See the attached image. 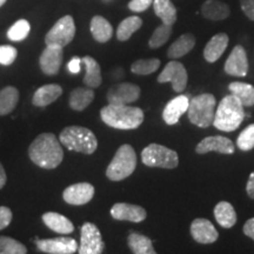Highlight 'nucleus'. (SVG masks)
<instances>
[{
  "instance_id": "nucleus-1",
  "label": "nucleus",
  "mask_w": 254,
  "mask_h": 254,
  "mask_svg": "<svg viewBox=\"0 0 254 254\" xmlns=\"http://www.w3.org/2000/svg\"><path fill=\"white\" fill-rule=\"evenodd\" d=\"M28 157L37 166L53 170L64 159L62 142L53 133H41L28 147Z\"/></svg>"
},
{
  "instance_id": "nucleus-2",
  "label": "nucleus",
  "mask_w": 254,
  "mask_h": 254,
  "mask_svg": "<svg viewBox=\"0 0 254 254\" xmlns=\"http://www.w3.org/2000/svg\"><path fill=\"white\" fill-rule=\"evenodd\" d=\"M100 117L106 125L118 129H135L144 123L140 107L129 105L109 104L100 110Z\"/></svg>"
},
{
  "instance_id": "nucleus-3",
  "label": "nucleus",
  "mask_w": 254,
  "mask_h": 254,
  "mask_svg": "<svg viewBox=\"0 0 254 254\" xmlns=\"http://www.w3.org/2000/svg\"><path fill=\"white\" fill-rule=\"evenodd\" d=\"M244 105L236 95H226L219 103L213 120V126L222 132H233L245 119Z\"/></svg>"
},
{
  "instance_id": "nucleus-4",
  "label": "nucleus",
  "mask_w": 254,
  "mask_h": 254,
  "mask_svg": "<svg viewBox=\"0 0 254 254\" xmlns=\"http://www.w3.org/2000/svg\"><path fill=\"white\" fill-rule=\"evenodd\" d=\"M59 140L69 151L82 154H93L97 151V136L91 129L82 126H67L63 129Z\"/></svg>"
},
{
  "instance_id": "nucleus-5",
  "label": "nucleus",
  "mask_w": 254,
  "mask_h": 254,
  "mask_svg": "<svg viewBox=\"0 0 254 254\" xmlns=\"http://www.w3.org/2000/svg\"><path fill=\"white\" fill-rule=\"evenodd\" d=\"M215 106H217V100L213 94L202 93L192 98L187 110L190 122L200 128H207L213 125Z\"/></svg>"
},
{
  "instance_id": "nucleus-6",
  "label": "nucleus",
  "mask_w": 254,
  "mask_h": 254,
  "mask_svg": "<svg viewBox=\"0 0 254 254\" xmlns=\"http://www.w3.org/2000/svg\"><path fill=\"white\" fill-rule=\"evenodd\" d=\"M136 154L131 145H123L116 152L106 170V177L112 182H122L135 171Z\"/></svg>"
},
{
  "instance_id": "nucleus-7",
  "label": "nucleus",
  "mask_w": 254,
  "mask_h": 254,
  "mask_svg": "<svg viewBox=\"0 0 254 254\" xmlns=\"http://www.w3.org/2000/svg\"><path fill=\"white\" fill-rule=\"evenodd\" d=\"M142 164L148 167H160L172 170L179 165V155L176 151L164 145L150 144L141 152Z\"/></svg>"
},
{
  "instance_id": "nucleus-8",
  "label": "nucleus",
  "mask_w": 254,
  "mask_h": 254,
  "mask_svg": "<svg viewBox=\"0 0 254 254\" xmlns=\"http://www.w3.org/2000/svg\"><path fill=\"white\" fill-rule=\"evenodd\" d=\"M75 36V24L71 15L60 18L45 37L46 46H67Z\"/></svg>"
},
{
  "instance_id": "nucleus-9",
  "label": "nucleus",
  "mask_w": 254,
  "mask_h": 254,
  "mask_svg": "<svg viewBox=\"0 0 254 254\" xmlns=\"http://www.w3.org/2000/svg\"><path fill=\"white\" fill-rule=\"evenodd\" d=\"M105 250V244L99 228L92 222H85L81 226L79 254H100Z\"/></svg>"
},
{
  "instance_id": "nucleus-10",
  "label": "nucleus",
  "mask_w": 254,
  "mask_h": 254,
  "mask_svg": "<svg viewBox=\"0 0 254 254\" xmlns=\"http://www.w3.org/2000/svg\"><path fill=\"white\" fill-rule=\"evenodd\" d=\"M187 81H189L187 71L185 66L180 62L168 63L158 77V82H160V84L171 82L173 91L178 92V93H182L183 91L186 90Z\"/></svg>"
},
{
  "instance_id": "nucleus-11",
  "label": "nucleus",
  "mask_w": 254,
  "mask_h": 254,
  "mask_svg": "<svg viewBox=\"0 0 254 254\" xmlns=\"http://www.w3.org/2000/svg\"><path fill=\"white\" fill-rule=\"evenodd\" d=\"M140 87L131 82H122L112 86L107 92V101L114 105H129L140 97Z\"/></svg>"
},
{
  "instance_id": "nucleus-12",
  "label": "nucleus",
  "mask_w": 254,
  "mask_h": 254,
  "mask_svg": "<svg viewBox=\"0 0 254 254\" xmlns=\"http://www.w3.org/2000/svg\"><path fill=\"white\" fill-rule=\"evenodd\" d=\"M36 245L41 252L49 254H73L78 252V243L73 238L68 237L37 239Z\"/></svg>"
},
{
  "instance_id": "nucleus-13",
  "label": "nucleus",
  "mask_w": 254,
  "mask_h": 254,
  "mask_svg": "<svg viewBox=\"0 0 254 254\" xmlns=\"http://www.w3.org/2000/svg\"><path fill=\"white\" fill-rule=\"evenodd\" d=\"M94 186L90 183H78L73 184L65 189L63 193V198L65 202L69 205L80 206L86 205L94 196Z\"/></svg>"
},
{
  "instance_id": "nucleus-14",
  "label": "nucleus",
  "mask_w": 254,
  "mask_h": 254,
  "mask_svg": "<svg viewBox=\"0 0 254 254\" xmlns=\"http://www.w3.org/2000/svg\"><path fill=\"white\" fill-rule=\"evenodd\" d=\"M225 72L232 77H246L249 73V60H247L246 51L241 45H237L232 50L231 55L225 63Z\"/></svg>"
},
{
  "instance_id": "nucleus-15",
  "label": "nucleus",
  "mask_w": 254,
  "mask_h": 254,
  "mask_svg": "<svg viewBox=\"0 0 254 254\" xmlns=\"http://www.w3.org/2000/svg\"><path fill=\"white\" fill-rule=\"evenodd\" d=\"M212 151L221 154H233L236 151V146L233 141L226 136L212 135L202 139L195 147V152L198 154H206Z\"/></svg>"
},
{
  "instance_id": "nucleus-16",
  "label": "nucleus",
  "mask_w": 254,
  "mask_h": 254,
  "mask_svg": "<svg viewBox=\"0 0 254 254\" xmlns=\"http://www.w3.org/2000/svg\"><path fill=\"white\" fill-rule=\"evenodd\" d=\"M190 236L199 244H213L218 240L219 233L208 219L196 218L190 224Z\"/></svg>"
},
{
  "instance_id": "nucleus-17",
  "label": "nucleus",
  "mask_w": 254,
  "mask_h": 254,
  "mask_svg": "<svg viewBox=\"0 0 254 254\" xmlns=\"http://www.w3.org/2000/svg\"><path fill=\"white\" fill-rule=\"evenodd\" d=\"M111 215L113 219L119 221L141 222L147 217V212L141 206L127 204V202H118L111 208Z\"/></svg>"
},
{
  "instance_id": "nucleus-18",
  "label": "nucleus",
  "mask_w": 254,
  "mask_h": 254,
  "mask_svg": "<svg viewBox=\"0 0 254 254\" xmlns=\"http://www.w3.org/2000/svg\"><path fill=\"white\" fill-rule=\"evenodd\" d=\"M63 47L46 46V49L43 51L39 58L41 71L47 75L58 74L60 66L63 64Z\"/></svg>"
},
{
  "instance_id": "nucleus-19",
  "label": "nucleus",
  "mask_w": 254,
  "mask_h": 254,
  "mask_svg": "<svg viewBox=\"0 0 254 254\" xmlns=\"http://www.w3.org/2000/svg\"><path fill=\"white\" fill-rule=\"evenodd\" d=\"M190 99L187 95H178L172 100L168 101L163 111V119L167 125H176L179 123L184 113L187 112Z\"/></svg>"
},
{
  "instance_id": "nucleus-20",
  "label": "nucleus",
  "mask_w": 254,
  "mask_h": 254,
  "mask_svg": "<svg viewBox=\"0 0 254 254\" xmlns=\"http://www.w3.org/2000/svg\"><path fill=\"white\" fill-rule=\"evenodd\" d=\"M228 46V36L226 33H218L211 38L204 49V58L208 63H215L220 59Z\"/></svg>"
},
{
  "instance_id": "nucleus-21",
  "label": "nucleus",
  "mask_w": 254,
  "mask_h": 254,
  "mask_svg": "<svg viewBox=\"0 0 254 254\" xmlns=\"http://www.w3.org/2000/svg\"><path fill=\"white\" fill-rule=\"evenodd\" d=\"M63 94L62 86L57 84H49L44 85L38 88L34 92L33 99H32V104L37 107H45L49 106L50 104L55 103L58 99L60 95Z\"/></svg>"
},
{
  "instance_id": "nucleus-22",
  "label": "nucleus",
  "mask_w": 254,
  "mask_h": 254,
  "mask_svg": "<svg viewBox=\"0 0 254 254\" xmlns=\"http://www.w3.org/2000/svg\"><path fill=\"white\" fill-rule=\"evenodd\" d=\"M201 13L208 20L220 21L230 17L231 9L220 0H206L201 6Z\"/></svg>"
},
{
  "instance_id": "nucleus-23",
  "label": "nucleus",
  "mask_w": 254,
  "mask_h": 254,
  "mask_svg": "<svg viewBox=\"0 0 254 254\" xmlns=\"http://www.w3.org/2000/svg\"><path fill=\"white\" fill-rule=\"evenodd\" d=\"M43 221L50 230L60 234H69L74 231V225L65 215L57 213V212H46L43 215Z\"/></svg>"
},
{
  "instance_id": "nucleus-24",
  "label": "nucleus",
  "mask_w": 254,
  "mask_h": 254,
  "mask_svg": "<svg viewBox=\"0 0 254 254\" xmlns=\"http://www.w3.org/2000/svg\"><path fill=\"white\" fill-rule=\"evenodd\" d=\"M195 46V38L193 34L185 33L174 41L167 51V57L171 59H179L186 56Z\"/></svg>"
},
{
  "instance_id": "nucleus-25",
  "label": "nucleus",
  "mask_w": 254,
  "mask_h": 254,
  "mask_svg": "<svg viewBox=\"0 0 254 254\" xmlns=\"http://www.w3.org/2000/svg\"><path fill=\"white\" fill-rule=\"evenodd\" d=\"M91 33L98 43H107L113 36V27L107 19L94 15L91 20Z\"/></svg>"
},
{
  "instance_id": "nucleus-26",
  "label": "nucleus",
  "mask_w": 254,
  "mask_h": 254,
  "mask_svg": "<svg viewBox=\"0 0 254 254\" xmlns=\"http://www.w3.org/2000/svg\"><path fill=\"white\" fill-rule=\"evenodd\" d=\"M214 218L221 227L232 228L237 222L236 209L228 201H220L214 207Z\"/></svg>"
},
{
  "instance_id": "nucleus-27",
  "label": "nucleus",
  "mask_w": 254,
  "mask_h": 254,
  "mask_svg": "<svg viewBox=\"0 0 254 254\" xmlns=\"http://www.w3.org/2000/svg\"><path fill=\"white\" fill-rule=\"evenodd\" d=\"M81 62L84 63L85 68H86V74L84 77V84L91 88L99 87L101 85V81H103L99 64H98L97 60L90 56L84 57L81 59Z\"/></svg>"
},
{
  "instance_id": "nucleus-28",
  "label": "nucleus",
  "mask_w": 254,
  "mask_h": 254,
  "mask_svg": "<svg viewBox=\"0 0 254 254\" xmlns=\"http://www.w3.org/2000/svg\"><path fill=\"white\" fill-rule=\"evenodd\" d=\"M94 99V91L86 87H77L69 94V106L74 111H84Z\"/></svg>"
},
{
  "instance_id": "nucleus-29",
  "label": "nucleus",
  "mask_w": 254,
  "mask_h": 254,
  "mask_svg": "<svg viewBox=\"0 0 254 254\" xmlns=\"http://www.w3.org/2000/svg\"><path fill=\"white\" fill-rule=\"evenodd\" d=\"M127 245L134 254H155L153 244L148 237L132 232L127 238Z\"/></svg>"
},
{
  "instance_id": "nucleus-30",
  "label": "nucleus",
  "mask_w": 254,
  "mask_h": 254,
  "mask_svg": "<svg viewBox=\"0 0 254 254\" xmlns=\"http://www.w3.org/2000/svg\"><path fill=\"white\" fill-rule=\"evenodd\" d=\"M228 90L231 93L239 99L243 103L244 107H252L254 106V86L246 82L234 81L228 85Z\"/></svg>"
},
{
  "instance_id": "nucleus-31",
  "label": "nucleus",
  "mask_w": 254,
  "mask_h": 254,
  "mask_svg": "<svg viewBox=\"0 0 254 254\" xmlns=\"http://www.w3.org/2000/svg\"><path fill=\"white\" fill-rule=\"evenodd\" d=\"M154 13L163 24L173 25L177 21V8L171 0H153Z\"/></svg>"
},
{
  "instance_id": "nucleus-32",
  "label": "nucleus",
  "mask_w": 254,
  "mask_h": 254,
  "mask_svg": "<svg viewBox=\"0 0 254 254\" xmlns=\"http://www.w3.org/2000/svg\"><path fill=\"white\" fill-rule=\"evenodd\" d=\"M19 101V91L13 86L4 87L0 91V116L13 112Z\"/></svg>"
},
{
  "instance_id": "nucleus-33",
  "label": "nucleus",
  "mask_w": 254,
  "mask_h": 254,
  "mask_svg": "<svg viewBox=\"0 0 254 254\" xmlns=\"http://www.w3.org/2000/svg\"><path fill=\"white\" fill-rule=\"evenodd\" d=\"M142 26V19L132 15L124 19L122 23L119 24L118 30H117V38L119 41H126L132 37L133 33H135Z\"/></svg>"
},
{
  "instance_id": "nucleus-34",
  "label": "nucleus",
  "mask_w": 254,
  "mask_h": 254,
  "mask_svg": "<svg viewBox=\"0 0 254 254\" xmlns=\"http://www.w3.org/2000/svg\"><path fill=\"white\" fill-rule=\"evenodd\" d=\"M160 64L161 62L158 58L136 60V62H134L131 65V71L134 74L148 75L151 73L158 71V68L160 67Z\"/></svg>"
},
{
  "instance_id": "nucleus-35",
  "label": "nucleus",
  "mask_w": 254,
  "mask_h": 254,
  "mask_svg": "<svg viewBox=\"0 0 254 254\" xmlns=\"http://www.w3.org/2000/svg\"><path fill=\"white\" fill-rule=\"evenodd\" d=\"M171 34H172V25H160V26L155 28L150 41H148V45H150L151 49H159V47L164 46L167 43Z\"/></svg>"
},
{
  "instance_id": "nucleus-36",
  "label": "nucleus",
  "mask_w": 254,
  "mask_h": 254,
  "mask_svg": "<svg viewBox=\"0 0 254 254\" xmlns=\"http://www.w3.org/2000/svg\"><path fill=\"white\" fill-rule=\"evenodd\" d=\"M31 26L30 23L25 19H20V20L15 21L7 31V37L9 40L12 41H23L26 39L28 33H30Z\"/></svg>"
},
{
  "instance_id": "nucleus-37",
  "label": "nucleus",
  "mask_w": 254,
  "mask_h": 254,
  "mask_svg": "<svg viewBox=\"0 0 254 254\" xmlns=\"http://www.w3.org/2000/svg\"><path fill=\"white\" fill-rule=\"evenodd\" d=\"M27 249L13 238L0 236V254H26Z\"/></svg>"
},
{
  "instance_id": "nucleus-38",
  "label": "nucleus",
  "mask_w": 254,
  "mask_h": 254,
  "mask_svg": "<svg viewBox=\"0 0 254 254\" xmlns=\"http://www.w3.org/2000/svg\"><path fill=\"white\" fill-rule=\"evenodd\" d=\"M237 146L241 151H251L254 148V124L245 127L237 139Z\"/></svg>"
},
{
  "instance_id": "nucleus-39",
  "label": "nucleus",
  "mask_w": 254,
  "mask_h": 254,
  "mask_svg": "<svg viewBox=\"0 0 254 254\" xmlns=\"http://www.w3.org/2000/svg\"><path fill=\"white\" fill-rule=\"evenodd\" d=\"M17 56L18 51L15 47L11 45L0 46V64H1V65H12V64L14 63V60L17 59Z\"/></svg>"
},
{
  "instance_id": "nucleus-40",
  "label": "nucleus",
  "mask_w": 254,
  "mask_h": 254,
  "mask_svg": "<svg viewBox=\"0 0 254 254\" xmlns=\"http://www.w3.org/2000/svg\"><path fill=\"white\" fill-rule=\"evenodd\" d=\"M153 4V0H131L128 2V8L132 12H144L150 6Z\"/></svg>"
},
{
  "instance_id": "nucleus-41",
  "label": "nucleus",
  "mask_w": 254,
  "mask_h": 254,
  "mask_svg": "<svg viewBox=\"0 0 254 254\" xmlns=\"http://www.w3.org/2000/svg\"><path fill=\"white\" fill-rule=\"evenodd\" d=\"M12 211L6 206H0V231L4 230L11 224Z\"/></svg>"
},
{
  "instance_id": "nucleus-42",
  "label": "nucleus",
  "mask_w": 254,
  "mask_h": 254,
  "mask_svg": "<svg viewBox=\"0 0 254 254\" xmlns=\"http://www.w3.org/2000/svg\"><path fill=\"white\" fill-rule=\"evenodd\" d=\"M240 6L246 17L254 21V0H240Z\"/></svg>"
},
{
  "instance_id": "nucleus-43",
  "label": "nucleus",
  "mask_w": 254,
  "mask_h": 254,
  "mask_svg": "<svg viewBox=\"0 0 254 254\" xmlns=\"http://www.w3.org/2000/svg\"><path fill=\"white\" fill-rule=\"evenodd\" d=\"M81 59L78 58V57H74L69 60L67 64V68L68 71L72 73V74H78L80 72V65H81Z\"/></svg>"
},
{
  "instance_id": "nucleus-44",
  "label": "nucleus",
  "mask_w": 254,
  "mask_h": 254,
  "mask_svg": "<svg viewBox=\"0 0 254 254\" xmlns=\"http://www.w3.org/2000/svg\"><path fill=\"white\" fill-rule=\"evenodd\" d=\"M244 234L254 240V218L249 219L244 225Z\"/></svg>"
},
{
  "instance_id": "nucleus-45",
  "label": "nucleus",
  "mask_w": 254,
  "mask_h": 254,
  "mask_svg": "<svg viewBox=\"0 0 254 254\" xmlns=\"http://www.w3.org/2000/svg\"><path fill=\"white\" fill-rule=\"evenodd\" d=\"M246 192L251 199H254V172L251 173L246 185Z\"/></svg>"
},
{
  "instance_id": "nucleus-46",
  "label": "nucleus",
  "mask_w": 254,
  "mask_h": 254,
  "mask_svg": "<svg viewBox=\"0 0 254 254\" xmlns=\"http://www.w3.org/2000/svg\"><path fill=\"white\" fill-rule=\"evenodd\" d=\"M6 182H7V176H6L4 167H2L1 163H0V190L5 186Z\"/></svg>"
},
{
  "instance_id": "nucleus-47",
  "label": "nucleus",
  "mask_w": 254,
  "mask_h": 254,
  "mask_svg": "<svg viewBox=\"0 0 254 254\" xmlns=\"http://www.w3.org/2000/svg\"><path fill=\"white\" fill-rule=\"evenodd\" d=\"M6 1H7V0H0V7H1V6H2V5H4Z\"/></svg>"
},
{
  "instance_id": "nucleus-48",
  "label": "nucleus",
  "mask_w": 254,
  "mask_h": 254,
  "mask_svg": "<svg viewBox=\"0 0 254 254\" xmlns=\"http://www.w3.org/2000/svg\"><path fill=\"white\" fill-rule=\"evenodd\" d=\"M105 1H110V0H105Z\"/></svg>"
}]
</instances>
